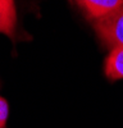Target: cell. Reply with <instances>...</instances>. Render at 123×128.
Segmentation results:
<instances>
[{
	"instance_id": "cell-2",
	"label": "cell",
	"mask_w": 123,
	"mask_h": 128,
	"mask_svg": "<svg viewBox=\"0 0 123 128\" xmlns=\"http://www.w3.org/2000/svg\"><path fill=\"white\" fill-rule=\"evenodd\" d=\"M70 2H73L90 20H95L123 5V0H70Z\"/></svg>"
},
{
	"instance_id": "cell-1",
	"label": "cell",
	"mask_w": 123,
	"mask_h": 128,
	"mask_svg": "<svg viewBox=\"0 0 123 128\" xmlns=\"http://www.w3.org/2000/svg\"><path fill=\"white\" fill-rule=\"evenodd\" d=\"M91 22L99 40L106 49L123 48V5Z\"/></svg>"
},
{
	"instance_id": "cell-4",
	"label": "cell",
	"mask_w": 123,
	"mask_h": 128,
	"mask_svg": "<svg viewBox=\"0 0 123 128\" xmlns=\"http://www.w3.org/2000/svg\"><path fill=\"white\" fill-rule=\"evenodd\" d=\"M104 74L113 82L123 80V48L110 50L104 63Z\"/></svg>"
},
{
	"instance_id": "cell-3",
	"label": "cell",
	"mask_w": 123,
	"mask_h": 128,
	"mask_svg": "<svg viewBox=\"0 0 123 128\" xmlns=\"http://www.w3.org/2000/svg\"><path fill=\"white\" fill-rule=\"evenodd\" d=\"M17 10L14 0H0V34L16 37Z\"/></svg>"
},
{
	"instance_id": "cell-5",
	"label": "cell",
	"mask_w": 123,
	"mask_h": 128,
	"mask_svg": "<svg viewBox=\"0 0 123 128\" xmlns=\"http://www.w3.org/2000/svg\"><path fill=\"white\" fill-rule=\"evenodd\" d=\"M9 114L8 101L0 96V128H6V120Z\"/></svg>"
}]
</instances>
